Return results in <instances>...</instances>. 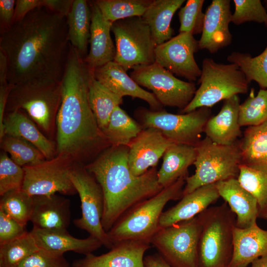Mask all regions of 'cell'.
I'll use <instances>...</instances> for the list:
<instances>
[{"instance_id": "cell-42", "label": "cell", "mask_w": 267, "mask_h": 267, "mask_svg": "<svg viewBox=\"0 0 267 267\" xmlns=\"http://www.w3.org/2000/svg\"><path fill=\"white\" fill-rule=\"evenodd\" d=\"M204 0H188L178 13L179 32L193 35L202 33L205 14L202 11Z\"/></svg>"}, {"instance_id": "cell-3", "label": "cell", "mask_w": 267, "mask_h": 267, "mask_svg": "<svg viewBox=\"0 0 267 267\" xmlns=\"http://www.w3.org/2000/svg\"><path fill=\"white\" fill-rule=\"evenodd\" d=\"M128 146H110L85 166L103 191L101 223L106 232L132 208L164 188L158 183L156 167L139 176L132 174L128 166Z\"/></svg>"}, {"instance_id": "cell-21", "label": "cell", "mask_w": 267, "mask_h": 267, "mask_svg": "<svg viewBox=\"0 0 267 267\" xmlns=\"http://www.w3.org/2000/svg\"><path fill=\"white\" fill-rule=\"evenodd\" d=\"M70 201L57 194L34 196L30 221L33 227L67 230L71 221Z\"/></svg>"}, {"instance_id": "cell-5", "label": "cell", "mask_w": 267, "mask_h": 267, "mask_svg": "<svg viewBox=\"0 0 267 267\" xmlns=\"http://www.w3.org/2000/svg\"><path fill=\"white\" fill-rule=\"evenodd\" d=\"M200 223L198 267H229L233 254L236 216L225 202L197 215Z\"/></svg>"}, {"instance_id": "cell-31", "label": "cell", "mask_w": 267, "mask_h": 267, "mask_svg": "<svg viewBox=\"0 0 267 267\" xmlns=\"http://www.w3.org/2000/svg\"><path fill=\"white\" fill-rule=\"evenodd\" d=\"M89 4L86 0H74L66 17L69 44L84 58L88 54L90 35L91 12Z\"/></svg>"}, {"instance_id": "cell-48", "label": "cell", "mask_w": 267, "mask_h": 267, "mask_svg": "<svg viewBox=\"0 0 267 267\" xmlns=\"http://www.w3.org/2000/svg\"><path fill=\"white\" fill-rule=\"evenodd\" d=\"M44 0H17L15 1L14 23L22 19L35 8L43 7Z\"/></svg>"}, {"instance_id": "cell-24", "label": "cell", "mask_w": 267, "mask_h": 267, "mask_svg": "<svg viewBox=\"0 0 267 267\" xmlns=\"http://www.w3.org/2000/svg\"><path fill=\"white\" fill-rule=\"evenodd\" d=\"M220 195L236 216V226L249 227L258 218L257 202L236 178L221 181L216 183Z\"/></svg>"}, {"instance_id": "cell-36", "label": "cell", "mask_w": 267, "mask_h": 267, "mask_svg": "<svg viewBox=\"0 0 267 267\" xmlns=\"http://www.w3.org/2000/svg\"><path fill=\"white\" fill-rule=\"evenodd\" d=\"M31 231L0 245V267H17L28 256L39 250Z\"/></svg>"}, {"instance_id": "cell-35", "label": "cell", "mask_w": 267, "mask_h": 267, "mask_svg": "<svg viewBox=\"0 0 267 267\" xmlns=\"http://www.w3.org/2000/svg\"><path fill=\"white\" fill-rule=\"evenodd\" d=\"M152 0H97L104 18L112 23L132 17H141Z\"/></svg>"}, {"instance_id": "cell-50", "label": "cell", "mask_w": 267, "mask_h": 267, "mask_svg": "<svg viewBox=\"0 0 267 267\" xmlns=\"http://www.w3.org/2000/svg\"><path fill=\"white\" fill-rule=\"evenodd\" d=\"M144 265L145 267H172L158 253L145 256Z\"/></svg>"}, {"instance_id": "cell-44", "label": "cell", "mask_w": 267, "mask_h": 267, "mask_svg": "<svg viewBox=\"0 0 267 267\" xmlns=\"http://www.w3.org/2000/svg\"><path fill=\"white\" fill-rule=\"evenodd\" d=\"M17 267H72L63 255L39 249L26 258Z\"/></svg>"}, {"instance_id": "cell-32", "label": "cell", "mask_w": 267, "mask_h": 267, "mask_svg": "<svg viewBox=\"0 0 267 267\" xmlns=\"http://www.w3.org/2000/svg\"><path fill=\"white\" fill-rule=\"evenodd\" d=\"M88 98L97 124L103 132L114 109L123 103V98L98 82L92 75L89 84Z\"/></svg>"}, {"instance_id": "cell-8", "label": "cell", "mask_w": 267, "mask_h": 267, "mask_svg": "<svg viewBox=\"0 0 267 267\" xmlns=\"http://www.w3.org/2000/svg\"><path fill=\"white\" fill-rule=\"evenodd\" d=\"M199 87L189 104L180 110L182 114L201 107H209L238 94L248 92L250 83L235 63H217L211 58L202 62Z\"/></svg>"}, {"instance_id": "cell-18", "label": "cell", "mask_w": 267, "mask_h": 267, "mask_svg": "<svg viewBox=\"0 0 267 267\" xmlns=\"http://www.w3.org/2000/svg\"><path fill=\"white\" fill-rule=\"evenodd\" d=\"M150 244L143 241H120L107 253L98 256L92 253L75 260L72 267H145L144 254Z\"/></svg>"}, {"instance_id": "cell-28", "label": "cell", "mask_w": 267, "mask_h": 267, "mask_svg": "<svg viewBox=\"0 0 267 267\" xmlns=\"http://www.w3.org/2000/svg\"><path fill=\"white\" fill-rule=\"evenodd\" d=\"M196 156L195 146L173 143L163 155L161 167L158 171V181L163 188L168 187L181 177H188V169L193 165Z\"/></svg>"}, {"instance_id": "cell-47", "label": "cell", "mask_w": 267, "mask_h": 267, "mask_svg": "<svg viewBox=\"0 0 267 267\" xmlns=\"http://www.w3.org/2000/svg\"><path fill=\"white\" fill-rule=\"evenodd\" d=\"M15 1L14 0H0V32L9 28L14 23Z\"/></svg>"}, {"instance_id": "cell-2", "label": "cell", "mask_w": 267, "mask_h": 267, "mask_svg": "<svg viewBox=\"0 0 267 267\" xmlns=\"http://www.w3.org/2000/svg\"><path fill=\"white\" fill-rule=\"evenodd\" d=\"M93 75L78 51L70 44L56 120L57 154L86 166L111 145L99 128L88 98Z\"/></svg>"}, {"instance_id": "cell-38", "label": "cell", "mask_w": 267, "mask_h": 267, "mask_svg": "<svg viewBox=\"0 0 267 267\" xmlns=\"http://www.w3.org/2000/svg\"><path fill=\"white\" fill-rule=\"evenodd\" d=\"M237 179L256 199L258 218L267 220V173L241 165Z\"/></svg>"}, {"instance_id": "cell-13", "label": "cell", "mask_w": 267, "mask_h": 267, "mask_svg": "<svg viewBox=\"0 0 267 267\" xmlns=\"http://www.w3.org/2000/svg\"><path fill=\"white\" fill-rule=\"evenodd\" d=\"M131 77L140 86L152 91L163 106L185 108L194 96L196 88L192 82H185L154 62L134 68Z\"/></svg>"}, {"instance_id": "cell-46", "label": "cell", "mask_w": 267, "mask_h": 267, "mask_svg": "<svg viewBox=\"0 0 267 267\" xmlns=\"http://www.w3.org/2000/svg\"><path fill=\"white\" fill-rule=\"evenodd\" d=\"M12 86L7 80V71L5 68L0 69V139L3 135V120L5 107Z\"/></svg>"}, {"instance_id": "cell-43", "label": "cell", "mask_w": 267, "mask_h": 267, "mask_svg": "<svg viewBox=\"0 0 267 267\" xmlns=\"http://www.w3.org/2000/svg\"><path fill=\"white\" fill-rule=\"evenodd\" d=\"M235 10L231 22L239 25L247 22L265 24L267 11L260 0H234Z\"/></svg>"}, {"instance_id": "cell-37", "label": "cell", "mask_w": 267, "mask_h": 267, "mask_svg": "<svg viewBox=\"0 0 267 267\" xmlns=\"http://www.w3.org/2000/svg\"><path fill=\"white\" fill-rule=\"evenodd\" d=\"M0 142L2 150L8 153L12 160L22 167L46 160L37 147L22 138L5 134Z\"/></svg>"}, {"instance_id": "cell-14", "label": "cell", "mask_w": 267, "mask_h": 267, "mask_svg": "<svg viewBox=\"0 0 267 267\" xmlns=\"http://www.w3.org/2000/svg\"><path fill=\"white\" fill-rule=\"evenodd\" d=\"M74 165L67 157L57 154L40 163L24 166L22 189L33 196L57 193L75 194L77 192L70 179V173Z\"/></svg>"}, {"instance_id": "cell-41", "label": "cell", "mask_w": 267, "mask_h": 267, "mask_svg": "<svg viewBox=\"0 0 267 267\" xmlns=\"http://www.w3.org/2000/svg\"><path fill=\"white\" fill-rule=\"evenodd\" d=\"M24 179L23 167L16 164L2 150L0 154V195L21 189Z\"/></svg>"}, {"instance_id": "cell-51", "label": "cell", "mask_w": 267, "mask_h": 267, "mask_svg": "<svg viewBox=\"0 0 267 267\" xmlns=\"http://www.w3.org/2000/svg\"><path fill=\"white\" fill-rule=\"evenodd\" d=\"M251 267H267V255L254 261Z\"/></svg>"}, {"instance_id": "cell-33", "label": "cell", "mask_w": 267, "mask_h": 267, "mask_svg": "<svg viewBox=\"0 0 267 267\" xmlns=\"http://www.w3.org/2000/svg\"><path fill=\"white\" fill-rule=\"evenodd\" d=\"M142 130L138 122L118 106L113 111L103 133L111 146H128Z\"/></svg>"}, {"instance_id": "cell-40", "label": "cell", "mask_w": 267, "mask_h": 267, "mask_svg": "<svg viewBox=\"0 0 267 267\" xmlns=\"http://www.w3.org/2000/svg\"><path fill=\"white\" fill-rule=\"evenodd\" d=\"M267 120V89H260L255 95L252 89L247 98L240 105L241 127L254 126Z\"/></svg>"}, {"instance_id": "cell-23", "label": "cell", "mask_w": 267, "mask_h": 267, "mask_svg": "<svg viewBox=\"0 0 267 267\" xmlns=\"http://www.w3.org/2000/svg\"><path fill=\"white\" fill-rule=\"evenodd\" d=\"M220 197L216 183L195 189L183 196L176 205L163 212L159 220V228L166 227L197 216Z\"/></svg>"}, {"instance_id": "cell-49", "label": "cell", "mask_w": 267, "mask_h": 267, "mask_svg": "<svg viewBox=\"0 0 267 267\" xmlns=\"http://www.w3.org/2000/svg\"><path fill=\"white\" fill-rule=\"evenodd\" d=\"M73 1V0H44L43 7L57 14L66 17L71 8Z\"/></svg>"}, {"instance_id": "cell-25", "label": "cell", "mask_w": 267, "mask_h": 267, "mask_svg": "<svg viewBox=\"0 0 267 267\" xmlns=\"http://www.w3.org/2000/svg\"><path fill=\"white\" fill-rule=\"evenodd\" d=\"M240 99L238 95L223 100L219 112L207 121L204 133L212 141L220 145H230L242 136L239 123Z\"/></svg>"}, {"instance_id": "cell-4", "label": "cell", "mask_w": 267, "mask_h": 267, "mask_svg": "<svg viewBox=\"0 0 267 267\" xmlns=\"http://www.w3.org/2000/svg\"><path fill=\"white\" fill-rule=\"evenodd\" d=\"M62 96V81L35 79L12 86L5 113L24 112L47 137L52 138Z\"/></svg>"}, {"instance_id": "cell-16", "label": "cell", "mask_w": 267, "mask_h": 267, "mask_svg": "<svg viewBox=\"0 0 267 267\" xmlns=\"http://www.w3.org/2000/svg\"><path fill=\"white\" fill-rule=\"evenodd\" d=\"M173 143L157 129H143L128 145V162L131 172L139 176L150 168L156 167L167 149Z\"/></svg>"}, {"instance_id": "cell-9", "label": "cell", "mask_w": 267, "mask_h": 267, "mask_svg": "<svg viewBox=\"0 0 267 267\" xmlns=\"http://www.w3.org/2000/svg\"><path fill=\"white\" fill-rule=\"evenodd\" d=\"M211 114L209 107H201L180 114L171 113L163 109L153 111L143 107L135 112L143 129H157L173 143L193 146L201 141V134Z\"/></svg>"}, {"instance_id": "cell-1", "label": "cell", "mask_w": 267, "mask_h": 267, "mask_svg": "<svg viewBox=\"0 0 267 267\" xmlns=\"http://www.w3.org/2000/svg\"><path fill=\"white\" fill-rule=\"evenodd\" d=\"M66 18L44 7L0 32V51L11 86L35 79L61 80L69 49Z\"/></svg>"}, {"instance_id": "cell-6", "label": "cell", "mask_w": 267, "mask_h": 267, "mask_svg": "<svg viewBox=\"0 0 267 267\" xmlns=\"http://www.w3.org/2000/svg\"><path fill=\"white\" fill-rule=\"evenodd\" d=\"M186 178H179L123 215L107 232L113 245L124 240L150 243L152 237L160 229L159 220L167 203L182 198Z\"/></svg>"}, {"instance_id": "cell-52", "label": "cell", "mask_w": 267, "mask_h": 267, "mask_svg": "<svg viewBox=\"0 0 267 267\" xmlns=\"http://www.w3.org/2000/svg\"><path fill=\"white\" fill-rule=\"evenodd\" d=\"M264 5H263L265 8L266 9V11H267V0H264Z\"/></svg>"}, {"instance_id": "cell-7", "label": "cell", "mask_w": 267, "mask_h": 267, "mask_svg": "<svg viewBox=\"0 0 267 267\" xmlns=\"http://www.w3.org/2000/svg\"><path fill=\"white\" fill-rule=\"evenodd\" d=\"M195 147V172L186 177L182 196L203 186L237 178L241 165L239 140L231 145H223L206 136Z\"/></svg>"}, {"instance_id": "cell-17", "label": "cell", "mask_w": 267, "mask_h": 267, "mask_svg": "<svg viewBox=\"0 0 267 267\" xmlns=\"http://www.w3.org/2000/svg\"><path fill=\"white\" fill-rule=\"evenodd\" d=\"M205 14L203 30L198 41L199 47L214 54L232 42L229 29L232 14L230 0H212Z\"/></svg>"}, {"instance_id": "cell-27", "label": "cell", "mask_w": 267, "mask_h": 267, "mask_svg": "<svg viewBox=\"0 0 267 267\" xmlns=\"http://www.w3.org/2000/svg\"><path fill=\"white\" fill-rule=\"evenodd\" d=\"M3 132V135H11L29 141L43 154L46 160L51 159L57 155L56 143L45 135L36 123L22 110L5 113Z\"/></svg>"}, {"instance_id": "cell-22", "label": "cell", "mask_w": 267, "mask_h": 267, "mask_svg": "<svg viewBox=\"0 0 267 267\" xmlns=\"http://www.w3.org/2000/svg\"><path fill=\"white\" fill-rule=\"evenodd\" d=\"M40 249L57 255L72 251L87 256L103 246L90 235L80 239L72 236L67 230H49L33 227L31 231Z\"/></svg>"}, {"instance_id": "cell-30", "label": "cell", "mask_w": 267, "mask_h": 267, "mask_svg": "<svg viewBox=\"0 0 267 267\" xmlns=\"http://www.w3.org/2000/svg\"><path fill=\"white\" fill-rule=\"evenodd\" d=\"M239 142L241 165L267 173V120L248 127Z\"/></svg>"}, {"instance_id": "cell-11", "label": "cell", "mask_w": 267, "mask_h": 267, "mask_svg": "<svg viewBox=\"0 0 267 267\" xmlns=\"http://www.w3.org/2000/svg\"><path fill=\"white\" fill-rule=\"evenodd\" d=\"M200 230L197 216L160 228L152 237L150 244L172 267H198Z\"/></svg>"}, {"instance_id": "cell-19", "label": "cell", "mask_w": 267, "mask_h": 267, "mask_svg": "<svg viewBox=\"0 0 267 267\" xmlns=\"http://www.w3.org/2000/svg\"><path fill=\"white\" fill-rule=\"evenodd\" d=\"M93 74L98 82L118 96L122 98L130 96L142 99L153 111L163 110V106L153 93L141 88L122 66L114 61L96 69Z\"/></svg>"}, {"instance_id": "cell-26", "label": "cell", "mask_w": 267, "mask_h": 267, "mask_svg": "<svg viewBox=\"0 0 267 267\" xmlns=\"http://www.w3.org/2000/svg\"><path fill=\"white\" fill-rule=\"evenodd\" d=\"M267 255V230L257 223L242 229L235 227L233 250L229 267H247L256 260Z\"/></svg>"}, {"instance_id": "cell-12", "label": "cell", "mask_w": 267, "mask_h": 267, "mask_svg": "<svg viewBox=\"0 0 267 267\" xmlns=\"http://www.w3.org/2000/svg\"><path fill=\"white\" fill-rule=\"evenodd\" d=\"M70 179L81 203V217L74 220V224L111 249L113 244L101 223L104 195L101 186L85 166L82 165H74L70 173Z\"/></svg>"}, {"instance_id": "cell-15", "label": "cell", "mask_w": 267, "mask_h": 267, "mask_svg": "<svg viewBox=\"0 0 267 267\" xmlns=\"http://www.w3.org/2000/svg\"><path fill=\"white\" fill-rule=\"evenodd\" d=\"M199 49L198 41L190 33H179L168 41L157 45L155 62L173 75L193 82L201 74L194 54Z\"/></svg>"}, {"instance_id": "cell-20", "label": "cell", "mask_w": 267, "mask_h": 267, "mask_svg": "<svg viewBox=\"0 0 267 267\" xmlns=\"http://www.w3.org/2000/svg\"><path fill=\"white\" fill-rule=\"evenodd\" d=\"M89 3L91 12L90 48L84 60L88 67L94 71L114 61L116 47L110 34L112 23L104 18L93 1Z\"/></svg>"}, {"instance_id": "cell-34", "label": "cell", "mask_w": 267, "mask_h": 267, "mask_svg": "<svg viewBox=\"0 0 267 267\" xmlns=\"http://www.w3.org/2000/svg\"><path fill=\"white\" fill-rule=\"evenodd\" d=\"M264 24L267 28V21ZM227 60L239 67L249 83L255 81L260 89H267V45L257 56L252 57L248 53L233 51L227 56Z\"/></svg>"}, {"instance_id": "cell-45", "label": "cell", "mask_w": 267, "mask_h": 267, "mask_svg": "<svg viewBox=\"0 0 267 267\" xmlns=\"http://www.w3.org/2000/svg\"><path fill=\"white\" fill-rule=\"evenodd\" d=\"M26 231L25 226L0 210V245L18 237Z\"/></svg>"}, {"instance_id": "cell-10", "label": "cell", "mask_w": 267, "mask_h": 267, "mask_svg": "<svg viewBox=\"0 0 267 267\" xmlns=\"http://www.w3.org/2000/svg\"><path fill=\"white\" fill-rule=\"evenodd\" d=\"M116 55L114 61L126 71L138 65L155 62L157 46L148 25L141 17H132L112 23Z\"/></svg>"}, {"instance_id": "cell-29", "label": "cell", "mask_w": 267, "mask_h": 267, "mask_svg": "<svg viewBox=\"0 0 267 267\" xmlns=\"http://www.w3.org/2000/svg\"><path fill=\"white\" fill-rule=\"evenodd\" d=\"M184 0H152L143 15L157 45L173 37L174 30L171 26L173 17Z\"/></svg>"}, {"instance_id": "cell-39", "label": "cell", "mask_w": 267, "mask_h": 267, "mask_svg": "<svg viewBox=\"0 0 267 267\" xmlns=\"http://www.w3.org/2000/svg\"><path fill=\"white\" fill-rule=\"evenodd\" d=\"M0 197V210L26 226L31 219L33 196L21 189L9 191Z\"/></svg>"}]
</instances>
